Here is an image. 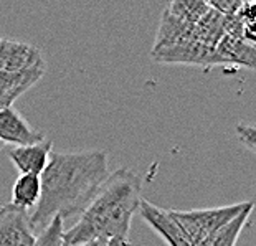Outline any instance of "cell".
Masks as SVG:
<instances>
[{
	"mask_svg": "<svg viewBox=\"0 0 256 246\" xmlns=\"http://www.w3.org/2000/svg\"><path fill=\"white\" fill-rule=\"evenodd\" d=\"M206 4H208V7L212 10L220 14L222 17H232V15L238 14L243 2H240V0H210Z\"/></svg>",
	"mask_w": 256,
	"mask_h": 246,
	"instance_id": "e0dca14e",
	"label": "cell"
},
{
	"mask_svg": "<svg viewBox=\"0 0 256 246\" xmlns=\"http://www.w3.org/2000/svg\"><path fill=\"white\" fill-rule=\"evenodd\" d=\"M42 196V178L40 176L22 174L12 187V202L10 204L22 210H35Z\"/></svg>",
	"mask_w": 256,
	"mask_h": 246,
	"instance_id": "7c38bea8",
	"label": "cell"
},
{
	"mask_svg": "<svg viewBox=\"0 0 256 246\" xmlns=\"http://www.w3.org/2000/svg\"><path fill=\"white\" fill-rule=\"evenodd\" d=\"M220 64H238L250 70H256V48L248 45L242 38L223 35L215 48Z\"/></svg>",
	"mask_w": 256,
	"mask_h": 246,
	"instance_id": "30bf717a",
	"label": "cell"
},
{
	"mask_svg": "<svg viewBox=\"0 0 256 246\" xmlns=\"http://www.w3.org/2000/svg\"><path fill=\"white\" fill-rule=\"evenodd\" d=\"M110 177L106 150L52 152L42 174V196L30 213L34 230H43L55 216L81 215Z\"/></svg>",
	"mask_w": 256,
	"mask_h": 246,
	"instance_id": "6da1fadb",
	"label": "cell"
},
{
	"mask_svg": "<svg viewBox=\"0 0 256 246\" xmlns=\"http://www.w3.org/2000/svg\"><path fill=\"white\" fill-rule=\"evenodd\" d=\"M63 246H66V244H63Z\"/></svg>",
	"mask_w": 256,
	"mask_h": 246,
	"instance_id": "603a6c76",
	"label": "cell"
},
{
	"mask_svg": "<svg viewBox=\"0 0 256 246\" xmlns=\"http://www.w3.org/2000/svg\"><path fill=\"white\" fill-rule=\"evenodd\" d=\"M45 139V134L32 128L28 121L15 108L10 106L0 111V140L4 144L24 147L38 144Z\"/></svg>",
	"mask_w": 256,
	"mask_h": 246,
	"instance_id": "ba28073f",
	"label": "cell"
},
{
	"mask_svg": "<svg viewBox=\"0 0 256 246\" xmlns=\"http://www.w3.org/2000/svg\"><path fill=\"white\" fill-rule=\"evenodd\" d=\"M236 138L242 144L256 154V126H236Z\"/></svg>",
	"mask_w": 256,
	"mask_h": 246,
	"instance_id": "ac0fdd59",
	"label": "cell"
},
{
	"mask_svg": "<svg viewBox=\"0 0 256 246\" xmlns=\"http://www.w3.org/2000/svg\"><path fill=\"white\" fill-rule=\"evenodd\" d=\"M142 180L129 168H119L110 174L101 190L90 206L81 213L80 220L66 230L63 243L66 246H83L91 242L129 243L132 216L142 202Z\"/></svg>",
	"mask_w": 256,
	"mask_h": 246,
	"instance_id": "7a4b0ae2",
	"label": "cell"
},
{
	"mask_svg": "<svg viewBox=\"0 0 256 246\" xmlns=\"http://www.w3.org/2000/svg\"><path fill=\"white\" fill-rule=\"evenodd\" d=\"M52 146L53 142L50 139H45L38 144L14 147L8 150V157L22 174L42 176L48 167V162H50Z\"/></svg>",
	"mask_w": 256,
	"mask_h": 246,
	"instance_id": "9c48e42d",
	"label": "cell"
},
{
	"mask_svg": "<svg viewBox=\"0 0 256 246\" xmlns=\"http://www.w3.org/2000/svg\"><path fill=\"white\" fill-rule=\"evenodd\" d=\"M248 204L250 202H242V204L205 210H170V215L180 225L194 246H206L210 238L228 225L233 218H236Z\"/></svg>",
	"mask_w": 256,
	"mask_h": 246,
	"instance_id": "3957f363",
	"label": "cell"
},
{
	"mask_svg": "<svg viewBox=\"0 0 256 246\" xmlns=\"http://www.w3.org/2000/svg\"><path fill=\"white\" fill-rule=\"evenodd\" d=\"M108 242H91V243H86L83 246H106Z\"/></svg>",
	"mask_w": 256,
	"mask_h": 246,
	"instance_id": "44dd1931",
	"label": "cell"
},
{
	"mask_svg": "<svg viewBox=\"0 0 256 246\" xmlns=\"http://www.w3.org/2000/svg\"><path fill=\"white\" fill-rule=\"evenodd\" d=\"M139 215L157 234H160L168 246H194L180 225L174 220L170 210L159 208L157 205L142 198L139 206Z\"/></svg>",
	"mask_w": 256,
	"mask_h": 246,
	"instance_id": "8992f818",
	"label": "cell"
},
{
	"mask_svg": "<svg viewBox=\"0 0 256 246\" xmlns=\"http://www.w3.org/2000/svg\"><path fill=\"white\" fill-rule=\"evenodd\" d=\"M152 58L157 63L172 64H195V66H218L220 64V60L214 48L192 40L190 35L176 45L152 52Z\"/></svg>",
	"mask_w": 256,
	"mask_h": 246,
	"instance_id": "277c9868",
	"label": "cell"
},
{
	"mask_svg": "<svg viewBox=\"0 0 256 246\" xmlns=\"http://www.w3.org/2000/svg\"><path fill=\"white\" fill-rule=\"evenodd\" d=\"M253 208H254V204L253 202H250V204L246 205V208L240 213L236 218H233L228 225H225L222 230H218V232L210 238V242L206 243V246H235L238 242L240 233H242V230L248 223V218H250V215H252Z\"/></svg>",
	"mask_w": 256,
	"mask_h": 246,
	"instance_id": "5bb4252c",
	"label": "cell"
},
{
	"mask_svg": "<svg viewBox=\"0 0 256 246\" xmlns=\"http://www.w3.org/2000/svg\"><path fill=\"white\" fill-rule=\"evenodd\" d=\"M223 35H225V32H223V17L212 8L205 14V17L197 25H194L192 32H190L192 40L208 48H214V50L218 45Z\"/></svg>",
	"mask_w": 256,
	"mask_h": 246,
	"instance_id": "4fadbf2b",
	"label": "cell"
},
{
	"mask_svg": "<svg viewBox=\"0 0 256 246\" xmlns=\"http://www.w3.org/2000/svg\"><path fill=\"white\" fill-rule=\"evenodd\" d=\"M2 147H4V142H2V140H0V150H2Z\"/></svg>",
	"mask_w": 256,
	"mask_h": 246,
	"instance_id": "7402d4cb",
	"label": "cell"
},
{
	"mask_svg": "<svg viewBox=\"0 0 256 246\" xmlns=\"http://www.w3.org/2000/svg\"><path fill=\"white\" fill-rule=\"evenodd\" d=\"M30 213L12 204L0 206V246H35Z\"/></svg>",
	"mask_w": 256,
	"mask_h": 246,
	"instance_id": "5b68a950",
	"label": "cell"
},
{
	"mask_svg": "<svg viewBox=\"0 0 256 246\" xmlns=\"http://www.w3.org/2000/svg\"><path fill=\"white\" fill-rule=\"evenodd\" d=\"M194 26L185 24L184 20L176 17L172 12H168L166 8L164 14L160 17V24L159 28H157V36H156V43L152 52L156 50H162V48H167L170 45H176V43L182 42L184 38H187L192 32Z\"/></svg>",
	"mask_w": 256,
	"mask_h": 246,
	"instance_id": "8fae6325",
	"label": "cell"
},
{
	"mask_svg": "<svg viewBox=\"0 0 256 246\" xmlns=\"http://www.w3.org/2000/svg\"><path fill=\"white\" fill-rule=\"evenodd\" d=\"M106 246H129V243L119 242V240H110V242L106 243Z\"/></svg>",
	"mask_w": 256,
	"mask_h": 246,
	"instance_id": "ffe728a7",
	"label": "cell"
},
{
	"mask_svg": "<svg viewBox=\"0 0 256 246\" xmlns=\"http://www.w3.org/2000/svg\"><path fill=\"white\" fill-rule=\"evenodd\" d=\"M236 15L243 25L256 24V2H243Z\"/></svg>",
	"mask_w": 256,
	"mask_h": 246,
	"instance_id": "d6986e66",
	"label": "cell"
},
{
	"mask_svg": "<svg viewBox=\"0 0 256 246\" xmlns=\"http://www.w3.org/2000/svg\"><path fill=\"white\" fill-rule=\"evenodd\" d=\"M167 10L172 12L176 17L184 20L188 25H197L198 22L205 17L210 7L204 0H176V2L168 4Z\"/></svg>",
	"mask_w": 256,
	"mask_h": 246,
	"instance_id": "9a60e30c",
	"label": "cell"
},
{
	"mask_svg": "<svg viewBox=\"0 0 256 246\" xmlns=\"http://www.w3.org/2000/svg\"><path fill=\"white\" fill-rule=\"evenodd\" d=\"M64 220L62 216H55L46 228H43L40 234H36L35 246H63Z\"/></svg>",
	"mask_w": 256,
	"mask_h": 246,
	"instance_id": "2e32d148",
	"label": "cell"
},
{
	"mask_svg": "<svg viewBox=\"0 0 256 246\" xmlns=\"http://www.w3.org/2000/svg\"><path fill=\"white\" fill-rule=\"evenodd\" d=\"M42 53L30 43L0 38V71L2 73H22L43 64Z\"/></svg>",
	"mask_w": 256,
	"mask_h": 246,
	"instance_id": "52a82bcc",
	"label": "cell"
}]
</instances>
